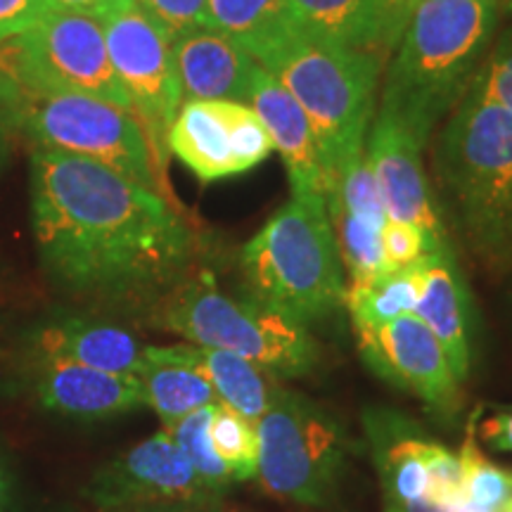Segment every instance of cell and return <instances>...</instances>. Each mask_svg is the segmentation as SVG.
Masks as SVG:
<instances>
[{"instance_id": "cell-1", "label": "cell", "mask_w": 512, "mask_h": 512, "mask_svg": "<svg viewBox=\"0 0 512 512\" xmlns=\"http://www.w3.org/2000/svg\"><path fill=\"white\" fill-rule=\"evenodd\" d=\"M31 226L64 290L150 313L195 271L197 235L176 204L83 157L31 155Z\"/></svg>"}, {"instance_id": "cell-2", "label": "cell", "mask_w": 512, "mask_h": 512, "mask_svg": "<svg viewBox=\"0 0 512 512\" xmlns=\"http://www.w3.org/2000/svg\"><path fill=\"white\" fill-rule=\"evenodd\" d=\"M501 17L484 0H425L392 50L380 110L427 145L437 121L470 88Z\"/></svg>"}, {"instance_id": "cell-3", "label": "cell", "mask_w": 512, "mask_h": 512, "mask_svg": "<svg viewBox=\"0 0 512 512\" xmlns=\"http://www.w3.org/2000/svg\"><path fill=\"white\" fill-rule=\"evenodd\" d=\"M434 176L470 252L512 266V114L467 88L434 145Z\"/></svg>"}, {"instance_id": "cell-4", "label": "cell", "mask_w": 512, "mask_h": 512, "mask_svg": "<svg viewBox=\"0 0 512 512\" xmlns=\"http://www.w3.org/2000/svg\"><path fill=\"white\" fill-rule=\"evenodd\" d=\"M245 292L309 328L344 309L347 283L323 195H292L242 247Z\"/></svg>"}, {"instance_id": "cell-5", "label": "cell", "mask_w": 512, "mask_h": 512, "mask_svg": "<svg viewBox=\"0 0 512 512\" xmlns=\"http://www.w3.org/2000/svg\"><path fill=\"white\" fill-rule=\"evenodd\" d=\"M147 318L188 344L238 354L278 377H302L318 368L320 349L309 328L254 297L221 292L209 271H192L166 292Z\"/></svg>"}, {"instance_id": "cell-6", "label": "cell", "mask_w": 512, "mask_h": 512, "mask_svg": "<svg viewBox=\"0 0 512 512\" xmlns=\"http://www.w3.org/2000/svg\"><path fill=\"white\" fill-rule=\"evenodd\" d=\"M259 64L283 83L309 114L330 185L335 166L349 152L366 147L382 57L299 29Z\"/></svg>"}, {"instance_id": "cell-7", "label": "cell", "mask_w": 512, "mask_h": 512, "mask_svg": "<svg viewBox=\"0 0 512 512\" xmlns=\"http://www.w3.org/2000/svg\"><path fill=\"white\" fill-rule=\"evenodd\" d=\"M10 119L38 150L91 159L174 202L169 183L152 159L143 126L124 107L91 95L19 91Z\"/></svg>"}, {"instance_id": "cell-8", "label": "cell", "mask_w": 512, "mask_h": 512, "mask_svg": "<svg viewBox=\"0 0 512 512\" xmlns=\"http://www.w3.org/2000/svg\"><path fill=\"white\" fill-rule=\"evenodd\" d=\"M254 430V479L268 496L318 508L332 501L349 456V437L323 406L283 387Z\"/></svg>"}, {"instance_id": "cell-9", "label": "cell", "mask_w": 512, "mask_h": 512, "mask_svg": "<svg viewBox=\"0 0 512 512\" xmlns=\"http://www.w3.org/2000/svg\"><path fill=\"white\" fill-rule=\"evenodd\" d=\"M0 53V67L22 91L91 95L133 112L112 69L98 17L50 10Z\"/></svg>"}, {"instance_id": "cell-10", "label": "cell", "mask_w": 512, "mask_h": 512, "mask_svg": "<svg viewBox=\"0 0 512 512\" xmlns=\"http://www.w3.org/2000/svg\"><path fill=\"white\" fill-rule=\"evenodd\" d=\"M98 19L114 74L131 100L133 117L143 126L159 176L166 181L169 131L183 105L174 46L136 0H119Z\"/></svg>"}, {"instance_id": "cell-11", "label": "cell", "mask_w": 512, "mask_h": 512, "mask_svg": "<svg viewBox=\"0 0 512 512\" xmlns=\"http://www.w3.org/2000/svg\"><path fill=\"white\" fill-rule=\"evenodd\" d=\"M271 152L264 121L247 102L183 100L169 131V155L202 183L247 174Z\"/></svg>"}, {"instance_id": "cell-12", "label": "cell", "mask_w": 512, "mask_h": 512, "mask_svg": "<svg viewBox=\"0 0 512 512\" xmlns=\"http://www.w3.org/2000/svg\"><path fill=\"white\" fill-rule=\"evenodd\" d=\"M98 510L117 512L157 503H216L223 496L202 482L169 432L159 430L102 465L83 486Z\"/></svg>"}, {"instance_id": "cell-13", "label": "cell", "mask_w": 512, "mask_h": 512, "mask_svg": "<svg viewBox=\"0 0 512 512\" xmlns=\"http://www.w3.org/2000/svg\"><path fill=\"white\" fill-rule=\"evenodd\" d=\"M425 145L394 114L377 110L370 121L366 155L380 190L387 221L411 223L425 235L427 254L451 247L448 230L434 204L430 181L422 169Z\"/></svg>"}, {"instance_id": "cell-14", "label": "cell", "mask_w": 512, "mask_h": 512, "mask_svg": "<svg viewBox=\"0 0 512 512\" xmlns=\"http://www.w3.org/2000/svg\"><path fill=\"white\" fill-rule=\"evenodd\" d=\"M363 363L403 392L413 394L439 415H453L460 403V382L446 351L420 318L401 316L375 330H358Z\"/></svg>"}, {"instance_id": "cell-15", "label": "cell", "mask_w": 512, "mask_h": 512, "mask_svg": "<svg viewBox=\"0 0 512 512\" xmlns=\"http://www.w3.org/2000/svg\"><path fill=\"white\" fill-rule=\"evenodd\" d=\"M370 458L382 486L384 512H453L460 498L446 496L430 475L432 439L418 422L392 408L363 413Z\"/></svg>"}, {"instance_id": "cell-16", "label": "cell", "mask_w": 512, "mask_h": 512, "mask_svg": "<svg viewBox=\"0 0 512 512\" xmlns=\"http://www.w3.org/2000/svg\"><path fill=\"white\" fill-rule=\"evenodd\" d=\"M247 102L264 121L275 152H280L283 157L292 195L325 197L328 169H325L323 152H320L316 128L302 105L294 100V95L259 64Z\"/></svg>"}, {"instance_id": "cell-17", "label": "cell", "mask_w": 512, "mask_h": 512, "mask_svg": "<svg viewBox=\"0 0 512 512\" xmlns=\"http://www.w3.org/2000/svg\"><path fill=\"white\" fill-rule=\"evenodd\" d=\"M31 387L43 408L76 420H105L145 406L133 375L102 373L55 358H34Z\"/></svg>"}, {"instance_id": "cell-18", "label": "cell", "mask_w": 512, "mask_h": 512, "mask_svg": "<svg viewBox=\"0 0 512 512\" xmlns=\"http://www.w3.org/2000/svg\"><path fill=\"white\" fill-rule=\"evenodd\" d=\"M413 316L432 330L446 351L453 375L465 382L472 366V299L453 247L422 256L420 294Z\"/></svg>"}, {"instance_id": "cell-19", "label": "cell", "mask_w": 512, "mask_h": 512, "mask_svg": "<svg viewBox=\"0 0 512 512\" xmlns=\"http://www.w3.org/2000/svg\"><path fill=\"white\" fill-rule=\"evenodd\" d=\"M171 46L183 100L247 102L259 64L240 43L204 27L176 38Z\"/></svg>"}, {"instance_id": "cell-20", "label": "cell", "mask_w": 512, "mask_h": 512, "mask_svg": "<svg viewBox=\"0 0 512 512\" xmlns=\"http://www.w3.org/2000/svg\"><path fill=\"white\" fill-rule=\"evenodd\" d=\"M143 351L145 344L131 330L88 316L57 318L31 339L34 358H55L117 375H136Z\"/></svg>"}, {"instance_id": "cell-21", "label": "cell", "mask_w": 512, "mask_h": 512, "mask_svg": "<svg viewBox=\"0 0 512 512\" xmlns=\"http://www.w3.org/2000/svg\"><path fill=\"white\" fill-rule=\"evenodd\" d=\"M133 377L140 384L143 403L162 418L164 427L219 401L202 370L185 358L181 344L145 347L143 363Z\"/></svg>"}, {"instance_id": "cell-22", "label": "cell", "mask_w": 512, "mask_h": 512, "mask_svg": "<svg viewBox=\"0 0 512 512\" xmlns=\"http://www.w3.org/2000/svg\"><path fill=\"white\" fill-rule=\"evenodd\" d=\"M183 354L214 387L216 399L254 425L285 387L278 375L223 349L181 344Z\"/></svg>"}, {"instance_id": "cell-23", "label": "cell", "mask_w": 512, "mask_h": 512, "mask_svg": "<svg viewBox=\"0 0 512 512\" xmlns=\"http://www.w3.org/2000/svg\"><path fill=\"white\" fill-rule=\"evenodd\" d=\"M207 27L240 43L256 62L302 29L290 0H207Z\"/></svg>"}, {"instance_id": "cell-24", "label": "cell", "mask_w": 512, "mask_h": 512, "mask_svg": "<svg viewBox=\"0 0 512 512\" xmlns=\"http://www.w3.org/2000/svg\"><path fill=\"white\" fill-rule=\"evenodd\" d=\"M422 259L415 264L387 271L366 283H351L344 297L354 330H375L401 316H411L420 294Z\"/></svg>"}, {"instance_id": "cell-25", "label": "cell", "mask_w": 512, "mask_h": 512, "mask_svg": "<svg viewBox=\"0 0 512 512\" xmlns=\"http://www.w3.org/2000/svg\"><path fill=\"white\" fill-rule=\"evenodd\" d=\"M290 5L309 34L377 55L375 0H290Z\"/></svg>"}, {"instance_id": "cell-26", "label": "cell", "mask_w": 512, "mask_h": 512, "mask_svg": "<svg viewBox=\"0 0 512 512\" xmlns=\"http://www.w3.org/2000/svg\"><path fill=\"white\" fill-rule=\"evenodd\" d=\"M325 204L332 207H342L358 216V219L368 221L370 226L384 228L387 223V211H384L377 181L370 169L366 147L349 152L332 171L328 192H325Z\"/></svg>"}, {"instance_id": "cell-27", "label": "cell", "mask_w": 512, "mask_h": 512, "mask_svg": "<svg viewBox=\"0 0 512 512\" xmlns=\"http://www.w3.org/2000/svg\"><path fill=\"white\" fill-rule=\"evenodd\" d=\"M328 214L339 249L342 266L351 275V283H366L370 278L387 273L382 249V230L358 219L351 211L328 204Z\"/></svg>"}, {"instance_id": "cell-28", "label": "cell", "mask_w": 512, "mask_h": 512, "mask_svg": "<svg viewBox=\"0 0 512 512\" xmlns=\"http://www.w3.org/2000/svg\"><path fill=\"white\" fill-rule=\"evenodd\" d=\"M214 406L216 403H211V406H204L200 411L185 415L183 420L174 422L171 427H164V430L176 441V446L181 448L183 456L190 460V465L195 467V472L200 475L202 482L219 496H226L230 486L235 484V477L226 465V460L219 456V451H216L214 441H211L209 422L211 413H214Z\"/></svg>"}, {"instance_id": "cell-29", "label": "cell", "mask_w": 512, "mask_h": 512, "mask_svg": "<svg viewBox=\"0 0 512 512\" xmlns=\"http://www.w3.org/2000/svg\"><path fill=\"white\" fill-rule=\"evenodd\" d=\"M463 465V496L470 503L489 512H503L512 503V470L491 463L477 448L475 420L465 434V444L458 453Z\"/></svg>"}, {"instance_id": "cell-30", "label": "cell", "mask_w": 512, "mask_h": 512, "mask_svg": "<svg viewBox=\"0 0 512 512\" xmlns=\"http://www.w3.org/2000/svg\"><path fill=\"white\" fill-rule=\"evenodd\" d=\"M209 434L219 456L233 472L235 482L254 479L256 472V430L249 420L242 418L228 406L216 401L211 413Z\"/></svg>"}, {"instance_id": "cell-31", "label": "cell", "mask_w": 512, "mask_h": 512, "mask_svg": "<svg viewBox=\"0 0 512 512\" xmlns=\"http://www.w3.org/2000/svg\"><path fill=\"white\" fill-rule=\"evenodd\" d=\"M470 91L496 102L512 114V29L498 38L479 64Z\"/></svg>"}, {"instance_id": "cell-32", "label": "cell", "mask_w": 512, "mask_h": 512, "mask_svg": "<svg viewBox=\"0 0 512 512\" xmlns=\"http://www.w3.org/2000/svg\"><path fill=\"white\" fill-rule=\"evenodd\" d=\"M171 43L190 31L207 27V0H136Z\"/></svg>"}, {"instance_id": "cell-33", "label": "cell", "mask_w": 512, "mask_h": 512, "mask_svg": "<svg viewBox=\"0 0 512 512\" xmlns=\"http://www.w3.org/2000/svg\"><path fill=\"white\" fill-rule=\"evenodd\" d=\"M380 235L384 261H387L389 271H399V268L411 266L427 254L425 235L415 226H411V223L387 221Z\"/></svg>"}, {"instance_id": "cell-34", "label": "cell", "mask_w": 512, "mask_h": 512, "mask_svg": "<svg viewBox=\"0 0 512 512\" xmlns=\"http://www.w3.org/2000/svg\"><path fill=\"white\" fill-rule=\"evenodd\" d=\"M425 0H375V24H377V55H392L396 43L401 41L403 29L411 22L413 12Z\"/></svg>"}, {"instance_id": "cell-35", "label": "cell", "mask_w": 512, "mask_h": 512, "mask_svg": "<svg viewBox=\"0 0 512 512\" xmlns=\"http://www.w3.org/2000/svg\"><path fill=\"white\" fill-rule=\"evenodd\" d=\"M50 10V0H0V48L34 27Z\"/></svg>"}, {"instance_id": "cell-36", "label": "cell", "mask_w": 512, "mask_h": 512, "mask_svg": "<svg viewBox=\"0 0 512 512\" xmlns=\"http://www.w3.org/2000/svg\"><path fill=\"white\" fill-rule=\"evenodd\" d=\"M479 437L496 451L512 453V408H505V411L486 418L479 427Z\"/></svg>"}, {"instance_id": "cell-37", "label": "cell", "mask_w": 512, "mask_h": 512, "mask_svg": "<svg viewBox=\"0 0 512 512\" xmlns=\"http://www.w3.org/2000/svg\"><path fill=\"white\" fill-rule=\"evenodd\" d=\"M117 512H226L223 501L216 503H157V505H136Z\"/></svg>"}, {"instance_id": "cell-38", "label": "cell", "mask_w": 512, "mask_h": 512, "mask_svg": "<svg viewBox=\"0 0 512 512\" xmlns=\"http://www.w3.org/2000/svg\"><path fill=\"white\" fill-rule=\"evenodd\" d=\"M119 0H50L53 10H67V12H83V15L100 17Z\"/></svg>"}, {"instance_id": "cell-39", "label": "cell", "mask_w": 512, "mask_h": 512, "mask_svg": "<svg viewBox=\"0 0 512 512\" xmlns=\"http://www.w3.org/2000/svg\"><path fill=\"white\" fill-rule=\"evenodd\" d=\"M12 498H15V482H12V472L3 451H0V512H10Z\"/></svg>"}, {"instance_id": "cell-40", "label": "cell", "mask_w": 512, "mask_h": 512, "mask_svg": "<svg viewBox=\"0 0 512 512\" xmlns=\"http://www.w3.org/2000/svg\"><path fill=\"white\" fill-rule=\"evenodd\" d=\"M19 91H22V88L17 86L15 79H12V76L5 72L3 67H0V110H5L10 114L12 105H15V100L19 98Z\"/></svg>"}, {"instance_id": "cell-41", "label": "cell", "mask_w": 512, "mask_h": 512, "mask_svg": "<svg viewBox=\"0 0 512 512\" xmlns=\"http://www.w3.org/2000/svg\"><path fill=\"white\" fill-rule=\"evenodd\" d=\"M12 119L5 110H0V169H3L5 162H8L10 152V131H12Z\"/></svg>"}, {"instance_id": "cell-42", "label": "cell", "mask_w": 512, "mask_h": 512, "mask_svg": "<svg viewBox=\"0 0 512 512\" xmlns=\"http://www.w3.org/2000/svg\"><path fill=\"white\" fill-rule=\"evenodd\" d=\"M484 3L496 5V8L501 10V15H503V17H505V15H510V12H512V0H484Z\"/></svg>"}, {"instance_id": "cell-43", "label": "cell", "mask_w": 512, "mask_h": 512, "mask_svg": "<svg viewBox=\"0 0 512 512\" xmlns=\"http://www.w3.org/2000/svg\"><path fill=\"white\" fill-rule=\"evenodd\" d=\"M503 512H512V503H510V505H508V508H505Z\"/></svg>"}]
</instances>
